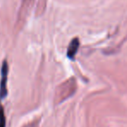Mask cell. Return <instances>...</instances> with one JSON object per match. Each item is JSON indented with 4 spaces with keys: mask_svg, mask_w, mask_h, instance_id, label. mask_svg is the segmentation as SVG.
I'll return each mask as SVG.
<instances>
[{
    "mask_svg": "<svg viewBox=\"0 0 127 127\" xmlns=\"http://www.w3.org/2000/svg\"><path fill=\"white\" fill-rule=\"evenodd\" d=\"M8 63L6 61L3 62L1 68V82H0V99L7 95V80H8Z\"/></svg>",
    "mask_w": 127,
    "mask_h": 127,
    "instance_id": "cell-1",
    "label": "cell"
},
{
    "mask_svg": "<svg viewBox=\"0 0 127 127\" xmlns=\"http://www.w3.org/2000/svg\"><path fill=\"white\" fill-rule=\"evenodd\" d=\"M79 46H80V41H79L78 38H74L71 41V42L68 45V48H67V57L69 59L74 58L77 51L79 49Z\"/></svg>",
    "mask_w": 127,
    "mask_h": 127,
    "instance_id": "cell-2",
    "label": "cell"
},
{
    "mask_svg": "<svg viewBox=\"0 0 127 127\" xmlns=\"http://www.w3.org/2000/svg\"><path fill=\"white\" fill-rule=\"evenodd\" d=\"M0 127H5V116L3 107L0 105Z\"/></svg>",
    "mask_w": 127,
    "mask_h": 127,
    "instance_id": "cell-3",
    "label": "cell"
}]
</instances>
